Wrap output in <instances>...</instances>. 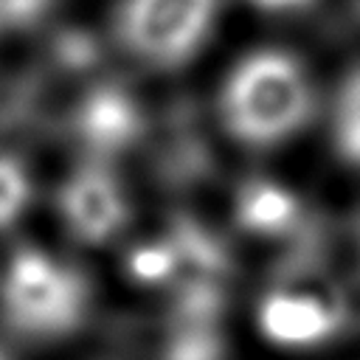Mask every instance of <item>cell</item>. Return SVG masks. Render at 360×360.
Returning <instances> with one entry per match:
<instances>
[{
  "label": "cell",
  "mask_w": 360,
  "mask_h": 360,
  "mask_svg": "<svg viewBox=\"0 0 360 360\" xmlns=\"http://www.w3.org/2000/svg\"><path fill=\"white\" fill-rule=\"evenodd\" d=\"M323 84L295 48L264 42L236 53L214 87L219 132L242 152L273 155L318 127Z\"/></svg>",
  "instance_id": "cell-1"
},
{
  "label": "cell",
  "mask_w": 360,
  "mask_h": 360,
  "mask_svg": "<svg viewBox=\"0 0 360 360\" xmlns=\"http://www.w3.org/2000/svg\"><path fill=\"white\" fill-rule=\"evenodd\" d=\"M225 8L228 0H115L110 34L135 68L172 76L211 51Z\"/></svg>",
  "instance_id": "cell-2"
},
{
  "label": "cell",
  "mask_w": 360,
  "mask_h": 360,
  "mask_svg": "<svg viewBox=\"0 0 360 360\" xmlns=\"http://www.w3.org/2000/svg\"><path fill=\"white\" fill-rule=\"evenodd\" d=\"M90 307V284L79 267L39 245H20L0 273V312L28 338L73 332Z\"/></svg>",
  "instance_id": "cell-3"
},
{
  "label": "cell",
  "mask_w": 360,
  "mask_h": 360,
  "mask_svg": "<svg viewBox=\"0 0 360 360\" xmlns=\"http://www.w3.org/2000/svg\"><path fill=\"white\" fill-rule=\"evenodd\" d=\"M53 211L65 233L79 245L101 248L121 239L135 217V200L121 163L73 158L56 180Z\"/></svg>",
  "instance_id": "cell-4"
},
{
  "label": "cell",
  "mask_w": 360,
  "mask_h": 360,
  "mask_svg": "<svg viewBox=\"0 0 360 360\" xmlns=\"http://www.w3.org/2000/svg\"><path fill=\"white\" fill-rule=\"evenodd\" d=\"M146 129V101L118 79L84 82L68 107V138L76 158L121 163L143 143Z\"/></svg>",
  "instance_id": "cell-5"
},
{
  "label": "cell",
  "mask_w": 360,
  "mask_h": 360,
  "mask_svg": "<svg viewBox=\"0 0 360 360\" xmlns=\"http://www.w3.org/2000/svg\"><path fill=\"white\" fill-rule=\"evenodd\" d=\"M259 332L287 349H307L329 340L340 326V309L309 287H273L256 307Z\"/></svg>",
  "instance_id": "cell-6"
},
{
  "label": "cell",
  "mask_w": 360,
  "mask_h": 360,
  "mask_svg": "<svg viewBox=\"0 0 360 360\" xmlns=\"http://www.w3.org/2000/svg\"><path fill=\"white\" fill-rule=\"evenodd\" d=\"M318 127H323L332 158L360 174V62H352L323 90Z\"/></svg>",
  "instance_id": "cell-7"
},
{
  "label": "cell",
  "mask_w": 360,
  "mask_h": 360,
  "mask_svg": "<svg viewBox=\"0 0 360 360\" xmlns=\"http://www.w3.org/2000/svg\"><path fill=\"white\" fill-rule=\"evenodd\" d=\"M236 222L256 236H281L301 219V200L281 180L253 177L233 194Z\"/></svg>",
  "instance_id": "cell-8"
},
{
  "label": "cell",
  "mask_w": 360,
  "mask_h": 360,
  "mask_svg": "<svg viewBox=\"0 0 360 360\" xmlns=\"http://www.w3.org/2000/svg\"><path fill=\"white\" fill-rule=\"evenodd\" d=\"M39 186L34 166L11 146H0V233L14 231L37 205Z\"/></svg>",
  "instance_id": "cell-9"
},
{
  "label": "cell",
  "mask_w": 360,
  "mask_h": 360,
  "mask_svg": "<svg viewBox=\"0 0 360 360\" xmlns=\"http://www.w3.org/2000/svg\"><path fill=\"white\" fill-rule=\"evenodd\" d=\"M62 0H0V39L25 37L42 28Z\"/></svg>",
  "instance_id": "cell-10"
},
{
  "label": "cell",
  "mask_w": 360,
  "mask_h": 360,
  "mask_svg": "<svg viewBox=\"0 0 360 360\" xmlns=\"http://www.w3.org/2000/svg\"><path fill=\"white\" fill-rule=\"evenodd\" d=\"M248 11H253L256 17L264 20H276V22H292V20H307L309 14H315L323 0H239Z\"/></svg>",
  "instance_id": "cell-11"
},
{
  "label": "cell",
  "mask_w": 360,
  "mask_h": 360,
  "mask_svg": "<svg viewBox=\"0 0 360 360\" xmlns=\"http://www.w3.org/2000/svg\"><path fill=\"white\" fill-rule=\"evenodd\" d=\"M0 360H6V357H3V354H0Z\"/></svg>",
  "instance_id": "cell-12"
}]
</instances>
